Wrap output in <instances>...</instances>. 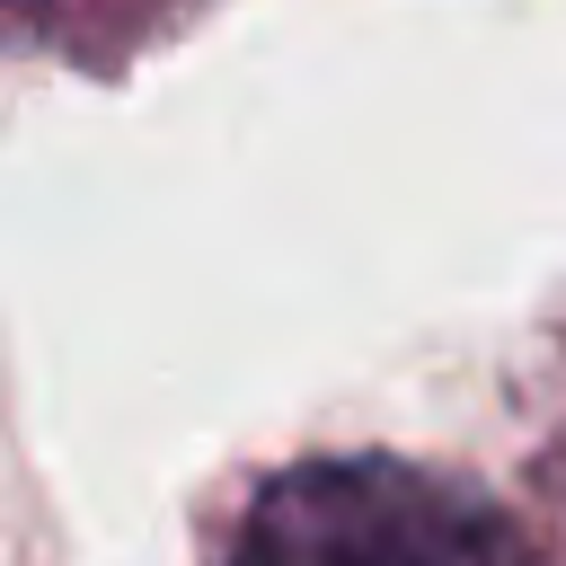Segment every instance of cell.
<instances>
[{
  "instance_id": "cell-1",
  "label": "cell",
  "mask_w": 566,
  "mask_h": 566,
  "mask_svg": "<svg viewBox=\"0 0 566 566\" xmlns=\"http://www.w3.org/2000/svg\"><path fill=\"white\" fill-rule=\"evenodd\" d=\"M221 566H522L513 531L407 460H310L283 469Z\"/></svg>"
}]
</instances>
